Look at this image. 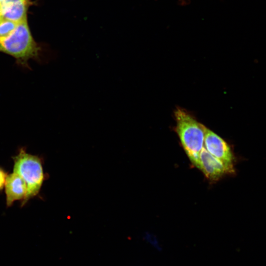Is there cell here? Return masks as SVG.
Here are the masks:
<instances>
[{
  "label": "cell",
  "mask_w": 266,
  "mask_h": 266,
  "mask_svg": "<svg viewBox=\"0 0 266 266\" xmlns=\"http://www.w3.org/2000/svg\"><path fill=\"white\" fill-rule=\"evenodd\" d=\"M40 49L31 33L27 19L18 23L10 34L0 37V51L13 56L23 66H28L30 59L38 58Z\"/></svg>",
  "instance_id": "cell-1"
},
{
  "label": "cell",
  "mask_w": 266,
  "mask_h": 266,
  "mask_svg": "<svg viewBox=\"0 0 266 266\" xmlns=\"http://www.w3.org/2000/svg\"><path fill=\"white\" fill-rule=\"evenodd\" d=\"M176 131L182 145L192 164L198 168L200 154L204 146L205 127L184 110L174 112Z\"/></svg>",
  "instance_id": "cell-2"
},
{
  "label": "cell",
  "mask_w": 266,
  "mask_h": 266,
  "mask_svg": "<svg viewBox=\"0 0 266 266\" xmlns=\"http://www.w3.org/2000/svg\"><path fill=\"white\" fill-rule=\"evenodd\" d=\"M12 159L13 171L21 176L27 186L26 197L21 203L22 207L39 193L45 178L42 161L38 156L27 152L23 148Z\"/></svg>",
  "instance_id": "cell-3"
},
{
  "label": "cell",
  "mask_w": 266,
  "mask_h": 266,
  "mask_svg": "<svg viewBox=\"0 0 266 266\" xmlns=\"http://www.w3.org/2000/svg\"><path fill=\"white\" fill-rule=\"evenodd\" d=\"M204 146L224 165L228 173L234 172V157L230 147L221 137L206 127Z\"/></svg>",
  "instance_id": "cell-4"
},
{
  "label": "cell",
  "mask_w": 266,
  "mask_h": 266,
  "mask_svg": "<svg viewBox=\"0 0 266 266\" xmlns=\"http://www.w3.org/2000/svg\"><path fill=\"white\" fill-rule=\"evenodd\" d=\"M7 207L11 206L14 202L24 201L27 194L26 184L17 172L13 171L8 174L4 187Z\"/></svg>",
  "instance_id": "cell-5"
},
{
  "label": "cell",
  "mask_w": 266,
  "mask_h": 266,
  "mask_svg": "<svg viewBox=\"0 0 266 266\" xmlns=\"http://www.w3.org/2000/svg\"><path fill=\"white\" fill-rule=\"evenodd\" d=\"M198 168L206 177L212 181H216L228 173L224 165L209 153L204 146L200 154Z\"/></svg>",
  "instance_id": "cell-6"
},
{
  "label": "cell",
  "mask_w": 266,
  "mask_h": 266,
  "mask_svg": "<svg viewBox=\"0 0 266 266\" xmlns=\"http://www.w3.org/2000/svg\"><path fill=\"white\" fill-rule=\"evenodd\" d=\"M28 0H4L0 4V17L18 23L27 19Z\"/></svg>",
  "instance_id": "cell-7"
},
{
  "label": "cell",
  "mask_w": 266,
  "mask_h": 266,
  "mask_svg": "<svg viewBox=\"0 0 266 266\" xmlns=\"http://www.w3.org/2000/svg\"><path fill=\"white\" fill-rule=\"evenodd\" d=\"M18 23L13 21L0 18V37L7 36L16 28Z\"/></svg>",
  "instance_id": "cell-8"
},
{
  "label": "cell",
  "mask_w": 266,
  "mask_h": 266,
  "mask_svg": "<svg viewBox=\"0 0 266 266\" xmlns=\"http://www.w3.org/2000/svg\"><path fill=\"white\" fill-rule=\"evenodd\" d=\"M7 175L5 169L0 166V191L4 188Z\"/></svg>",
  "instance_id": "cell-9"
},
{
  "label": "cell",
  "mask_w": 266,
  "mask_h": 266,
  "mask_svg": "<svg viewBox=\"0 0 266 266\" xmlns=\"http://www.w3.org/2000/svg\"><path fill=\"white\" fill-rule=\"evenodd\" d=\"M4 0H0V4Z\"/></svg>",
  "instance_id": "cell-10"
},
{
  "label": "cell",
  "mask_w": 266,
  "mask_h": 266,
  "mask_svg": "<svg viewBox=\"0 0 266 266\" xmlns=\"http://www.w3.org/2000/svg\"></svg>",
  "instance_id": "cell-11"
}]
</instances>
